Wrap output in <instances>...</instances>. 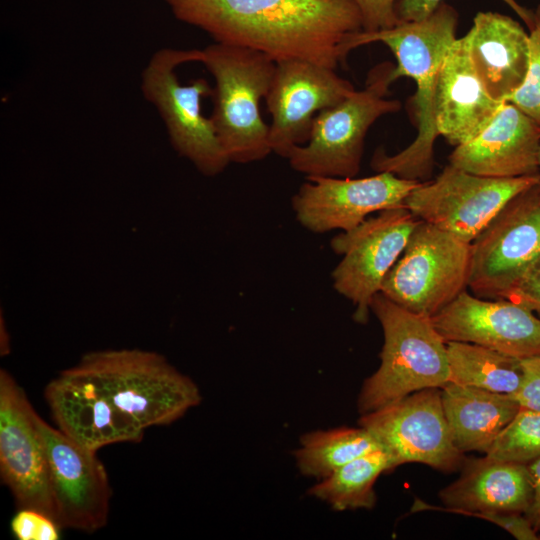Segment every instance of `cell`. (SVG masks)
Here are the masks:
<instances>
[{"instance_id":"obj_14","label":"cell","mask_w":540,"mask_h":540,"mask_svg":"<svg viewBox=\"0 0 540 540\" xmlns=\"http://www.w3.org/2000/svg\"><path fill=\"white\" fill-rule=\"evenodd\" d=\"M422 182L386 171L364 178L311 176L293 196L292 208L300 224L312 232L349 231L369 214L404 206Z\"/></svg>"},{"instance_id":"obj_1","label":"cell","mask_w":540,"mask_h":540,"mask_svg":"<svg viewBox=\"0 0 540 540\" xmlns=\"http://www.w3.org/2000/svg\"><path fill=\"white\" fill-rule=\"evenodd\" d=\"M180 21L215 42L262 52L276 63L303 60L332 69L363 31L353 0H165Z\"/></svg>"},{"instance_id":"obj_17","label":"cell","mask_w":540,"mask_h":540,"mask_svg":"<svg viewBox=\"0 0 540 540\" xmlns=\"http://www.w3.org/2000/svg\"><path fill=\"white\" fill-rule=\"evenodd\" d=\"M430 319L446 343H473L520 360L540 357V318L510 300L464 290Z\"/></svg>"},{"instance_id":"obj_32","label":"cell","mask_w":540,"mask_h":540,"mask_svg":"<svg viewBox=\"0 0 540 540\" xmlns=\"http://www.w3.org/2000/svg\"><path fill=\"white\" fill-rule=\"evenodd\" d=\"M397 0H353L360 10L364 32L392 28L400 23L396 16Z\"/></svg>"},{"instance_id":"obj_23","label":"cell","mask_w":540,"mask_h":540,"mask_svg":"<svg viewBox=\"0 0 540 540\" xmlns=\"http://www.w3.org/2000/svg\"><path fill=\"white\" fill-rule=\"evenodd\" d=\"M444 414L455 446L487 453L520 410L511 395L448 382L441 388Z\"/></svg>"},{"instance_id":"obj_7","label":"cell","mask_w":540,"mask_h":540,"mask_svg":"<svg viewBox=\"0 0 540 540\" xmlns=\"http://www.w3.org/2000/svg\"><path fill=\"white\" fill-rule=\"evenodd\" d=\"M202 50L163 48L155 52L143 70L141 89L159 112L173 148L202 174L214 176L230 163L210 118L201 113V99L212 95L204 78L179 82L176 68L200 62Z\"/></svg>"},{"instance_id":"obj_34","label":"cell","mask_w":540,"mask_h":540,"mask_svg":"<svg viewBox=\"0 0 540 540\" xmlns=\"http://www.w3.org/2000/svg\"><path fill=\"white\" fill-rule=\"evenodd\" d=\"M532 486V501L525 512L533 528L540 532V457L527 464Z\"/></svg>"},{"instance_id":"obj_12","label":"cell","mask_w":540,"mask_h":540,"mask_svg":"<svg viewBox=\"0 0 540 540\" xmlns=\"http://www.w3.org/2000/svg\"><path fill=\"white\" fill-rule=\"evenodd\" d=\"M540 254V182L510 199L471 242L468 286L485 299H503Z\"/></svg>"},{"instance_id":"obj_20","label":"cell","mask_w":540,"mask_h":540,"mask_svg":"<svg viewBox=\"0 0 540 540\" xmlns=\"http://www.w3.org/2000/svg\"><path fill=\"white\" fill-rule=\"evenodd\" d=\"M439 498L445 507L415 498L411 511L525 514L532 501L527 464L502 461L487 455L465 458L460 476L439 492Z\"/></svg>"},{"instance_id":"obj_27","label":"cell","mask_w":540,"mask_h":540,"mask_svg":"<svg viewBox=\"0 0 540 540\" xmlns=\"http://www.w3.org/2000/svg\"><path fill=\"white\" fill-rule=\"evenodd\" d=\"M485 455L522 464L539 458L540 412L520 408Z\"/></svg>"},{"instance_id":"obj_33","label":"cell","mask_w":540,"mask_h":540,"mask_svg":"<svg viewBox=\"0 0 540 540\" xmlns=\"http://www.w3.org/2000/svg\"><path fill=\"white\" fill-rule=\"evenodd\" d=\"M522 381L511 395L520 408L540 412V357L521 360Z\"/></svg>"},{"instance_id":"obj_5","label":"cell","mask_w":540,"mask_h":540,"mask_svg":"<svg viewBox=\"0 0 540 540\" xmlns=\"http://www.w3.org/2000/svg\"><path fill=\"white\" fill-rule=\"evenodd\" d=\"M76 368L143 429L168 425L201 401L195 382L154 352H90Z\"/></svg>"},{"instance_id":"obj_28","label":"cell","mask_w":540,"mask_h":540,"mask_svg":"<svg viewBox=\"0 0 540 540\" xmlns=\"http://www.w3.org/2000/svg\"><path fill=\"white\" fill-rule=\"evenodd\" d=\"M529 57L522 85L509 97L511 102L540 125V5L529 30Z\"/></svg>"},{"instance_id":"obj_6","label":"cell","mask_w":540,"mask_h":540,"mask_svg":"<svg viewBox=\"0 0 540 540\" xmlns=\"http://www.w3.org/2000/svg\"><path fill=\"white\" fill-rule=\"evenodd\" d=\"M394 67L390 62L378 64L369 72L364 89L320 111L308 142L290 153V166L307 177H355L369 128L383 115L401 108L398 100L387 98Z\"/></svg>"},{"instance_id":"obj_16","label":"cell","mask_w":540,"mask_h":540,"mask_svg":"<svg viewBox=\"0 0 540 540\" xmlns=\"http://www.w3.org/2000/svg\"><path fill=\"white\" fill-rule=\"evenodd\" d=\"M36 416L37 413L22 387L6 370L1 369L0 474L2 481L10 489L20 508L38 510L57 523L48 463L36 424Z\"/></svg>"},{"instance_id":"obj_26","label":"cell","mask_w":540,"mask_h":540,"mask_svg":"<svg viewBox=\"0 0 540 540\" xmlns=\"http://www.w3.org/2000/svg\"><path fill=\"white\" fill-rule=\"evenodd\" d=\"M380 448L365 428L339 427L304 434L294 456L301 474L322 479L348 462Z\"/></svg>"},{"instance_id":"obj_35","label":"cell","mask_w":540,"mask_h":540,"mask_svg":"<svg viewBox=\"0 0 540 540\" xmlns=\"http://www.w3.org/2000/svg\"><path fill=\"white\" fill-rule=\"evenodd\" d=\"M539 165H540V148H539Z\"/></svg>"},{"instance_id":"obj_25","label":"cell","mask_w":540,"mask_h":540,"mask_svg":"<svg viewBox=\"0 0 540 540\" xmlns=\"http://www.w3.org/2000/svg\"><path fill=\"white\" fill-rule=\"evenodd\" d=\"M392 469L390 456L380 448L338 468L308 493L337 511L371 509L376 503L374 485L378 477Z\"/></svg>"},{"instance_id":"obj_2","label":"cell","mask_w":540,"mask_h":540,"mask_svg":"<svg viewBox=\"0 0 540 540\" xmlns=\"http://www.w3.org/2000/svg\"><path fill=\"white\" fill-rule=\"evenodd\" d=\"M456 10L441 3L427 18L400 22L376 32L361 31L352 41V49L382 42L394 54L397 65L392 77H410L416 82L412 98L417 125L413 142L395 155L379 149L371 166L377 172H390L401 178L423 181L433 171L434 143L438 132L435 125V94L442 62L456 38Z\"/></svg>"},{"instance_id":"obj_9","label":"cell","mask_w":540,"mask_h":540,"mask_svg":"<svg viewBox=\"0 0 540 540\" xmlns=\"http://www.w3.org/2000/svg\"><path fill=\"white\" fill-rule=\"evenodd\" d=\"M540 182V175L485 177L448 164L433 181H423L405 199L416 218L469 243L518 193Z\"/></svg>"},{"instance_id":"obj_3","label":"cell","mask_w":540,"mask_h":540,"mask_svg":"<svg viewBox=\"0 0 540 540\" xmlns=\"http://www.w3.org/2000/svg\"><path fill=\"white\" fill-rule=\"evenodd\" d=\"M215 79L213 112L209 117L230 162L250 163L267 157L269 125L259 110L275 72L266 54L215 42L202 50L201 61Z\"/></svg>"},{"instance_id":"obj_22","label":"cell","mask_w":540,"mask_h":540,"mask_svg":"<svg viewBox=\"0 0 540 540\" xmlns=\"http://www.w3.org/2000/svg\"><path fill=\"white\" fill-rule=\"evenodd\" d=\"M465 38L484 87L497 101L507 102L527 72L529 34L506 15L478 12Z\"/></svg>"},{"instance_id":"obj_30","label":"cell","mask_w":540,"mask_h":540,"mask_svg":"<svg viewBox=\"0 0 540 540\" xmlns=\"http://www.w3.org/2000/svg\"><path fill=\"white\" fill-rule=\"evenodd\" d=\"M503 299L540 314V254L522 270Z\"/></svg>"},{"instance_id":"obj_11","label":"cell","mask_w":540,"mask_h":540,"mask_svg":"<svg viewBox=\"0 0 540 540\" xmlns=\"http://www.w3.org/2000/svg\"><path fill=\"white\" fill-rule=\"evenodd\" d=\"M418 222L404 206L391 208L331 240L333 251L342 256L332 273L333 286L355 305V321H368L373 297L380 292Z\"/></svg>"},{"instance_id":"obj_19","label":"cell","mask_w":540,"mask_h":540,"mask_svg":"<svg viewBox=\"0 0 540 540\" xmlns=\"http://www.w3.org/2000/svg\"><path fill=\"white\" fill-rule=\"evenodd\" d=\"M540 125L511 102H504L472 139L455 147L449 164L496 178L540 175Z\"/></svg>"},{"instance_id":"obj_24","label":"cell","mask_w":540,"mask_h":540,"mask_svg":"<svg viewBox=\"0 0 540 540\" xmlns=\"http://www.w3.org/2000/svg\"><path fill=\"white\" fill-rule=\"evenodd\" d=\"M449 382L513 395L522 381L521 360L468 342H447Z\"/></svg>"},{"instance_id":"obj_13","label":"cell","mask_w":540,"mask_h":540,"mask_svg":"<svg viewBox=\"0 0 540 540\" xmlns=\"http://www.w3.org/2000/svg\"><path fill=\"white\" fill-rule=\"evenodd\" d=\"M56 521L60 528L94 532L108 520L111 487L97 451L85 448L38 414Z\"/></svg>"},{"instance_id":"obj_10","label":"cell","mask_w":540,"mask_h":540,"mask_svg":"<svg viewBox=\"0 0 540 540\" xmlns=\"http://www.w3.org/2000/svg\"><path fill=\"white\" fill-rule=\"evenodd\" d=\"M358 423L390 456L394 468L416 462L450 473L461 469L466 458L453 442L441 388L413 392L362 414Z\"/></svg>"},{"instance_id":"obj_8","label":"cell","mask_w":540,"mask_h":540,"mask_svg":"<svg viewBox=\"0 0 540 540\" xmlns=\"http://www.w3.org/2000/svg\"><path fill=\"white\" fill-rule=\"evenodd\" d=\"M470 270L471 243L419 220L380 292L431 318L466 290Z\"/></svg>"},{"instance_id":"obj_29","label":"cell","mask_w":540,"mask_h":540,"mask_svg":"<svg viewBox=\"0 0 540 540\" xmlns=\"http://www.w3.org/2000/svg\"><path fill=\"white\" fill-rule=\"evenodd\" d=\"M59 525L46 514L20 508L11 521V530L19 540H57Z\"/></svg>"},{"instance_id":"obj_18","label":"cell","mask_w":540,"mask_h":540,"mask_svg":"<svg viewBox=\"0 0 540 540\" xmlns=\"http://www.w3.org/2000/svg\"><path fill=\"white\" fill-rule=\"evenodd\" d=\"M53 418L65 435L93 451L121 442H139L144 431L120 412L76 366L45 388Z\"/></svg>"},{"instance_id":"obj_4","label":"cell","mask_w":540,"mask_h":540,"mask_svg":"<svg viewBox=\"0 0 540 540\" xmlns=\"http://www.w3.org/2000/svg\"><path fill=\"white\" fill-rule=\"evenodd\" d=\"M370 308L382 326L384 343L380 366L365 380L358 397L361 414L449 382L447 343L430 317L397 305L381 292Z\"/></svg>"},{"instance_id":"obj_21","label":"cell","mask_w":540,"mask_h":540,"mask_svg":"<svg viewBox=\"0 0 540 540\" xmlns=\"http://www.w3.org/2000/svg\"><path fill=\"white\" fill-rule=\"evenodd\" d=\"M504 102L494 99L472 64L465 36L450 46L439 71L435 94L438 135L453 146L477 135Z\"/></svg>"},{"instance_id":"obj_31","label":"cell","mask_w":540,"mask_h":540,"mask_svg":"<svg viewBox=\"0 0 540 540\" xmlns=\"http://www.w3.org/2000/svg\"><path fill=\"white\" fill-rule=\"evenodd\" d=\"M443 0H397L395 12L400 22L419 21L430 16ZM527 25L530 30L534 23V11L521 6L516 0H502Z\"/></svg>"},{"instance_id":"obj_15","label":"cell","mask_w":540,"mask_h":540,"mask_svg":"<svg viewBox=\"0 0 540 540\" xmlns=\"http://www.w3.org/2000/svg\"><path fill=\"white\" fill-rule=\"evenodd\" d=\"M354 91L332 68L303 60L277 62L265 97L272 116L271 151L288 159L294 148L308 142L316 115Z\"/></svg>"}]
</instances>
